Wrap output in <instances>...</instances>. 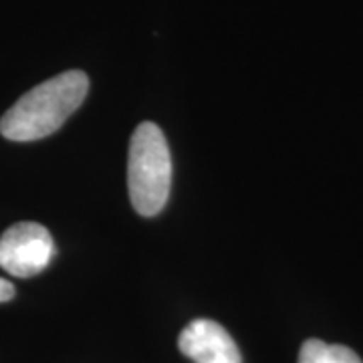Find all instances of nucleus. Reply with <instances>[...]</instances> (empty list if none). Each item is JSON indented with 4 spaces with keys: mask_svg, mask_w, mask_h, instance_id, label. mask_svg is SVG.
Listing matches in <instances>:
<instances>
[{
    "mask_svg": "<svg viewBox=\"0 0 363 363\" xmlns=\"http://www.w3.org/2000/svg\"><path fill=\"white\" fill-rule=\"evenodd\" d=\"M14 297L13 283H9L6 279H0V303H6Z\"/></svg>",
    "mask_w": 363,
    "mask_h": 363,
    "instance_id": "obj_6",
    "label": "nucleus"
},
{
    "mask_svg": "<svg viewBox=\"0 0 363 363\" xmlns=\"http://www.w3.org/2000/svg\"><path fill=\"white\" fill-rule=\"evenodd\" d=\"M298 363H363L359 355L345 345H331L321 339H307L298 351Z\"/></svg>",
    "mask_w": 363,
    "mask_h": 363,
    "instance_id": "obj_5",
    "label": "nucleus"
},
{
    "mask_svg": "<svg viewBox=\"0 0 363 363\" xmlns=\"http://www.w3.org/2000/svg\"><path fill=\"white\" fill-rule=\"evenodd\" d=\"M55 255L51 233L39 222H16L0 236V269L13 277H35Z\"/></svg>",
    "mask_w": 363,
    "mask_h": 363,
    "instance_id": "obj_3",
    "label": "nucleus"
},
{
    "mask_svg": "<svg viewBox=\"0 0 363 363\" xmlns=\"http://www.w3.org/2000/svg\"><path fill=\"white\" fill-rule=\"evenodd\" d=\"M89 91L83 71H65L47 79L2 116L0 133L11 142H35L51 135L77 111Z\"/></svg>",
    "mask_w": 363,
    "mask_h": 363,
    "instance_id": "obj_1",
    "label": "nucleus"
},
{
    "mask_svg": "<svg viewBox=\"0 0 363 363\" xmlns=\"http://www.w3.org/2000/svg\"><path fill=\"white\" fill-rule=\"evenodd\" d=\"M180 351L194 363H242L230 333L210 319H196L178 337Z\"/></svg>",
    "mask_w": 363,
    "mask_h": 363,
    "instance_id": "obj_4",
    "label": "nucleus"
},
{
    "mask_svg": "<svg viewBox=\"0 0 363 363\" xmlns=\"http://www.w3.org/2000/svg\"><path fill=\"white\" fill-rule=\"evenodd\" d=\"M172 186V157L164 131L152 121L140 123L130 142L128 188L131 206L142 216H156L166 206Z\"/></svg>",
    "mask_w": 363,
    "mask_h": 363,
    "instance_id": "obj_2",
    "label": "nucleus"
}]
</instances>
